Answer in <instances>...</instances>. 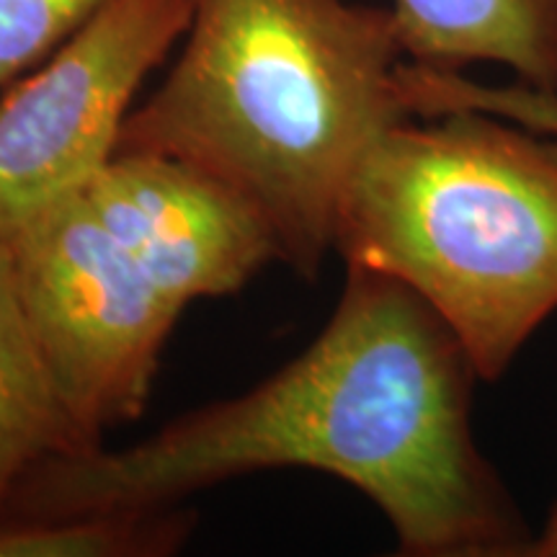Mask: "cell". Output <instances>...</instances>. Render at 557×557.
Masks as SVG:
<instances>
[{"instance_id": "6da1fadb", "label": "cell", "mask_w": 557, "mask_h": 557, "mask_svg": "<svg viewBox=\"0 0 557 557\" xmlns=\"http://www.w3.org/2000/svg\"><path fill=\"white\" fill-rule=\"evenodd\" d=\"M468 348L398 278L346 267L315 341L256 387L124 449L39 465L0 519L173 506L225 480L318 470L380 508L408 557H529L534 532L472 431Z\"/></svg>"}, {"instance_id": "7a4b0ae2", "label": "cell", "mask_w": 557, "mask_h": 557, "mask_svg": "<svg viewBox=\"0 0 557 557\" xmlns=\"http://www.w3.org/2000/svg\"><path fill=\"white\" fill-rule=\"evenodd\" d=\"M389 9L351 0H194L178 58L132 109L116 152H158L225 181L263 214L278 261L315 278L344 194L408 120Z\"/></svg>"}, {"instance_id": "3957f363", "label": "cell", "mask_w": 557, "mask_h": 557, "mask_svg": "<svg viewBox=\"0 0 557 557\" xmlns=\"http://www.w3.org/2000/svg\"><path fill=\"white\" fill-rule=\"evenodd\" d=\"M336 253L413 289L498 382L557 312V143L478 109L400 120L354 171Z\"/></svg>"}, {"instance_id": "277c9868", "label": "cell", "mask_w": 557, "mask_h": 557, "mask_svg": "<svg viewBox=\"0 0 557 557\" xmlns=\"http://www.w3.org/2000/svg\"><path fill=\"white\" fill-rule=\"evenodd\" d=\"M26 320L62 400L90 442L148 408L181 308L101 225L83 194L3 240Z\"/></svg>"}, {"instance_id": "5b68a950", "label": "cell", "mask_w": 557, "mask_h": 557, "mask_svg": "<svg viewBox=\"0 0 557 557\" xmlns=\"http://www.w3.org/2000/svg\"><path fill=\"white\" fill-rule=\"evenodd\" d=\"M194 0H107L0 94V240L86 189L139 90L189 29Z\"/></svg>"}, {"instance_id": "8992f818", "label": "cell", "mask_w": 557, "mask_h": 557, "mask_svg": "<svg viewBox=\"0 0 557 557\" xmlns=\"http://www.w3.org/2000/svg\"><path fill=\"white\" fill-rule=\"evenodd\" d=\"M101 225L181 310L240 292L278 246L246 197L199 165L116 152L81 191Z\"/></svg>"}, {"instance_id": "52a82bcc", "label": "cell", "mask_w": 557, "mask_h": 557, "mask_svg": "<svg viewBox=\"0 0 557 557\" xmlns=\"http://www.w3.org/2000/svg\"><path fill=\"white\" fill-rule=\"evenodd\" d=\"M408 62L462 73L493 62L557 96V0H393Z\"/></svg>"}, {"instance_id": "ba28073f", "label": "cell", "mask_w": 557, "mask_h": 557, "mask_svg": "<svg viewBox=\"0 0 557 557\" xmlns=\"http://www.w3.org/2000/svg\"><path fill=\"white\" fill-rule=\"evenodd\" d=\"M99 447L83 434L54 385L0 240V513L39 465Z\"/></svg>"}, {"instance_id": "9c48e42d", "label": "cell", "mask_w": 557, "mask_h": 557, "mask_svg": "<svg viewBox=\"0 0 557 557\" xmlns=\"http://www.w3.org/2000/svg\"><path fill=\"white\" fill-rule=\"evenodd\" d=\"M197 527L173 506L114 508L58 519H0V557H165Z\"/></svg>"}, {"instance_id": "30bf717a", "label": "cell", "mask_w": 557, "mask_h": 557, "mask_svg": "<svg viewBox=\"0 0 557 557\" xmlns=\"http://www.w3.org/2000/svg\"><path fill=\"white\" fill-rule=\"evenodd\" d=\"M107 0H0V94L73 37Z\"/></svg>"}, {"instance_id": "8fae6325", "label": "cell", "mask_w": 557, "mask_h": 557, "mask_svg": "<svg viewBox=\"0 0 557 557\" xmlns=\"http://www.w3.org/2000/svg\"><path fill=\"white\" fill-rule=\"evenodd\" d=\"M529 557H557V504L549 511L545 527L534 534V545Z\"/></svg>"}]
</instances>
